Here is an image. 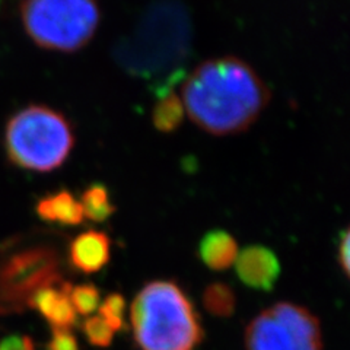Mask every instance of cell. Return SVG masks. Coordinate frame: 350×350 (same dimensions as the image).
Wrapping results in <instances>:
<instances>
[{"instance_id":"cell-1","label":"cell","mask_w":350,"mask_h":350,"mask_svg":"<svg viewBox=\"0 0 350 350\" xmlns=\"http://www.w3.org/2000/svg\"><path fill=\"white\" fill-rule=\"evenodd\" d=\"M185 114L213 136H232L253 126L270 103V90L245 60L224 56L206 60L181 86Z\"/></svg>"},{"instance_id":"cell-2","label":"cell","mask_w":350,"mask_h":350,"mask_svg":"<svg viewBox=\"0 0 350 350\" xmlns=\"http://www.w3.org/2000/svg\"><path fill=\"white\" fill-rule=\"evenodd\" d=\"M130 321L140 350H196L203 338L199 317L177 283H148L131 304Z\"/></svg>"},{"instance_id":"cell-3","label":"cell","mask_w":350,"mask_h":350,"mask_svg":"<svg viewBox=\"0 0 350 350\" xmlns=\"http://www.w3.org/2000/svg\"><path fill=\"white\" fill-rule=\"evenodd\" d=\"M189 14L178 2L152 5L129 38L116 49V60L139 76L161 75L185 59L190 49Z\"/></svg>"},{"instance_id":"cell-4","label":"cell","mask_w":350,"mask_h":350,"mask_svg":"<svg viewBox=\"0 0 350 350\" xmlns=\"http://www.w3.org/2000/svg\"><path fill=\"white\" fill-rule=\"evenodd\" d=\"M75 130L64 114L47 105H28L10 116L3 149L14 167L46 174L64 165L75 148Z\"/></svg>"},{"instance_id":"cell-5","label":"cell","mask_w":350,"mask_h":350,"mask_svg":"<svg viewBox=\"0 0 350 350\" xmlns=\"http://www.w3.org/2000/svg\"><path fill=\"white\" fill-rule=\"evenodd\" d=\"M19 12L32 42L66 54L85 49L101 22L98 0H24Z\"/></svg>"},{"instance_id":"cell-6","label":"cell","mask_w":350,"mask_h":350,"mask_svg":"<svg viewBox=\"0 0 350 350\" xmlns=\"http://www.w3.org/2000/svg\"><path fill=\"white\" fill-rule=\"evenodd\" d=\"M245 347L247 350H323L321 325L304 306L278 302L248 324Z\"/></svg>"},{"instance_id":"cell-7","label":"cell","mask_w":350,"mask_h":350,"mask_svg":"<svg viewBox=\"0 0 350 350\" xmlns=\"http://www.w3.org/2000/svg\"><path fill=\"white\" fill-rule=\"evenodd\" d=\"M59 282L60 258L56 250L34 245L16 251L0 261V310H24L32 295Z\"/></svg>"},{"instance_id":"cell-8","label":"cell","mask_w":350,"mask_h":350,"mask_svg":"<svg viewBox=\"0 0 350 350\" xmlns=\"http://www.w3.org/2000/svg\"><path fill=\"white\" fill-rule=\"evenodd\" d=\"M235 270L239 280L248 288L269 292L279 280L280 261L265 245H248L238 253Z\"/></svg>"},{"instance_id":"cell-9","label":"cell","mask_w":350,"mask_h":350,"mask_svg":"<svg viewBox=\"0 0 350 350\" xmlns=\"http://www.w3.org/2000/svg\"><path fill=\"white\" fill-rule=\"evenodd\" d=\"M111 258V239L101 231H85L75 237L69 245L70 266L85 275L104 269Z\"/></svg>"},{"instance_id":"cell-10","label":"cell","mask_w":350,"mask_h":350,"mask_svg":"<svg viewBox=\"0 0 350 350\" xmlns=\"http://www.w3.org/2000/svg\"><path fill=\"white\" fill-rule=\"evenodd\" d=\"M70 284L59 282L40 289L32 295L28 306L36 308L53 328H70L76 321V312L69 298Z\"/></svg>"},{"instance_id":"cell-11","label":"cell","mask_w":350,"mask_h":350,"mask_svg":"<svg viewBox=\"0 0 350 350\" xmlns=\"http://www.w3.org/2000/svg\"><path fill=\"white\" fill-rule=\"evenodd\" d=\"M36 213L44 222L64 226H78L85 219L81 202L64 189L42 196L36 204Z\"/></svg>"},{"instance_id":"cell-12","label":"cell","mask_w":350,"mask_h":350,"mask_svg":"<svg viewBox=\"0 0 350 350\" xmlns=\"http://www.w3.org/2000/svg\"><path fill=\"white\" fill-rule=\"evenodd\" d=\"M239 253L235 238L224 231L213 229L199 243V257L204 265L215 271H225L231 267Z\"/></svg>"},{"instance_id":"cell-13","label":"cell","mask_w":350,"mask_h":350,"mask_svg":"<svg viewBox=\"0 0 350 350\" xmlns=\"http://www.w3.org/2000/svg\"><path fill=\"white\" fill-rule=\"evenodd\" d=\"M185 109L181 96L170 88H163L152 109V124L161 133H174L184 122Z\"/></svg>"},{"instance_id":"cell-14","label":"cell","mask_w":350,"mask_h":350,"mask_svg":"<svg viewBox=\"0 0 350 350\" xmlns=\"http://www.w3.org/2000/svg\"><path fill=\"white\" fill-rule=\"evenodd\" d=\"M79 202L83 216L92 222H105L116 213V206L111 202L108 189L100 183H94L86 187Z\"/></svg>"},{"instance_id":"cell-15","label":"cell","mask_w":350,"mask_h":350,"mask_svg":"<svg viewBox=\"0 0 350 350\" xmlns=\"http://www.w3.org/2000/svg\"><path fill=\"white\" fill-rule=\"evenodd\" d=\"M203 305L212 315L228 319L235 312V293L225 283H212L203 292Z\"/></svg>"},{"instance_id":"cell-16","label":"cell","mask_w":350,"mask_h":350,"mask_svg":"<svg viewBox=\"0 0 350 350\" xmlns=\"http://www.w3.org/2000/svg\"><path fill=\"white\" fill-rule=\"evenodd\" d=\"M69 298L75 312L81 315H91L100 308V291L94 284H79L70 286Z\"/></svg>"},{"instance_id":"cell-17","label":"cell","mask_w":350,"mask_h":350,"mask_svg":"<svg viewBox=\"0 0 350 350\" xmlns=\"http://www.w3.org/2000/svg\"><path fill=\"white\" fill-rule=\"evenodd\" d=\"M100 317L113 332H122L126 327V299L120 293L108 295L100 306Z\"/></svg>"},{"instance_id":"cell-18","label":"cell","mask_w":350,"mask_h":350,"mask_svg":"<svg viewBox=\"0 0 350 350\" xmlns=\"http://www.w3.org/2000/svg\"><path fill=\"white\" fill-rule=\"evenodd\" d=\"M82 330L85 337L88 338V342L92 346L108 347L113 342L114 332L100 315H94L86 319L82 325Z\"/></svg>"},{"instance_id":"cell-19","label":"cell","mask_w":350,"mask_h":350,"mask_svg":"<svg viewBox=\"0 0 350 350\" xmlns=\"http://www.w3.org/2000/svg\"><path fill=\"white\" fill-rule=\"evenodd\" d=\"M47 350H79V345L70 328H53Z\"/></svg>"},{"instance_id":"cell-20","label":"cell","mask_w":350,"mask_h":350,"mask_svg":"<svg viewBox=\"0 0 350 350\" xmlns=\"http://www.w3.org/2000/svg\"><path fill=\"white\" fill-rule=\"evenodd\" d=\"M0 350H36L27 336H10L0 342Z\"/></svg>"},{"instance_id":"cell-21","label":"cell","mask_w":350,"mask_h":350,"mask_svg":"<svg viewBox=\"0 0 350 350\" xmlns=\"http://www.w3.org/2000/svg\"><path fill=\"white\" fill-rule=\"evenodd\" d=\"M350 235H349V229H345L340 235V243H338V262L343 269L346 275H349V269H350Z\"/></svg>"}]
</instances>
